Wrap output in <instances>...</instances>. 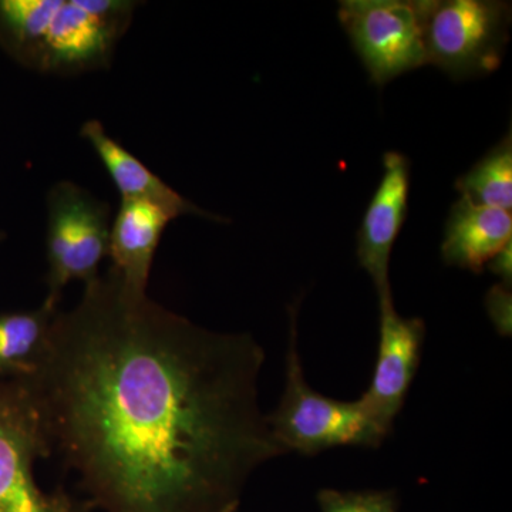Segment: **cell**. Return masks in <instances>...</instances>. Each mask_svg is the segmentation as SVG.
Masks as SVG:
<instances>
[{"label": "cell", "instance_id": "13", "mask_svg": "<svg viewBox=\"0 0 512 512\" xmlns=\"http://www.w3.org/2000/svg\"><path fill=\"white\" fill-rule=\"evenodd\" d=\"M59 305L46 298L33 311L0 313V380L36 375L49 352Z\"/></svg>", "mask_w": 512, "mask_h": 512}, {"label": "cell", "instance_id": "8", "mask_svg": "<svg viewBox=\"0 0 512 512\" xmlns=\"http://www.w3.org/2000/svg\"><path fill=\"white\" fill-rule=\"evenodd\" d=\"M379 345L369 389L360 399L377 421L392 433L394 420L402 412L407 393L419 370L426 339V323L403 318L392 298L379 301Z\"/></svg>", "mask_w": 512, "mask_h": 512}, {"label": "cell", "instance_id": "3", "mask_svg": "<svg viewBox=\"0 0 512 512\" xmlns=\"http://www.w3.org/2000/svg\"><path fill=\"white\" fill-rule=\"evenodd\" d=\"M298 309H289L285 390L274 413L266 416L272 436L285 453L316 456L335 447L379 448L390 431L362 399L342 402L316 392L305 379L298 350Z\"/></svg>", "mask_w": 512, "mask_h": 512}, {"label": "cell", "instance_id": "7", "mask_svg": "<svg viewBox=\"0 0 512 512\" xmlns=\"http://www.w3.org/2000/svg\"><path fill=\"white\" fill-rule=\"evenodd\" d=\"M429 0H343L339 22L370 80L384 87L426 66L424 20Z\"/></svg>", "mask_w": 512, "mask_h": 512}, {"label": "cell", "instance_id": "18", "mask_svg": "<svg viewBox=\"0 0 512 512\" xmlns=\"http://www.w3.org/2000/svg\"><path fill=\"white\" fill-rule=\"evenodd\" d=\"M2 239H3V234H2V232H0V241H2Z\"/></svg>", "mask_w": 512, "mask_h": 512}, {"label": "cell", "instance_id": "2", "mask_svg": "<svg viewBox=\"0 0 512 512\" xmlns=\"http://www.w3.org/2000/svg\"><path fill=\"white\" fill-rule=\"evenodd\" d=\"M137 2L0 0V40L18 62L49 76L109 67Z\"/></svg>", "mask_w": 512, "mask_h": 512}, {"label": "cell", "instance_id": "4", "mask_svg": "<svg viewBox=\"0 0 512 512\" xmlns=\"http://www.w3.org/2000/svg\"><path fill=\"white\" fill-rule=\"evenodd\" d=\"M42 414L25 380H0V512H90L92 505L37 484V461L52 456Z\"/></svg>", "mask_w": 512, "mask_h": 512}, {"label": "cell", "instance_id": "15", "mask_svg": "<svg viewBox=\"0 0 512 512\" xmlns=\"http://www.w3.org/2000/svg\"><path fill=\"white\" fill-rule=\"evenodd\" d=\"M318 504L322 512H397L399 500L393 491L320 490Z\"/></svg>", "mask_w": 512, "mask_h": 512}, {"label": "cell", "instance_id": "12", "mask_svg": "<svg viewBox=\"0 0 512 512\" xmlns=\"http://www.w3.org/2000/svg\"><path fill=\"white\" fill-rule=\"evenodd\" d=\"M82 137L86 138L96 151L111 181L120 192L121 200L154 202L173 211L177 217L198 215L208 220L224 221V218L218 215L201 210L170 185L165 184L147 165L121 146L119 141L110 137L100 121L90 120L84 123Z\"/></svg>", "mask_w": 512, "mask_h": 512}, {"label": "cell", "instance_id": "6", "mask_svg": "<svg viewBox=\"0 0 512 512\" xmlns=\"http://www.w3.org/2000/svg\"><path fill=\"white\" fill-rule=\"evenodd\" d=\"M110 205L70 181L56 184L47 195V295L60 303L73 281L90 284L99 278L109 256Z\"/></svg>", "mask_w": 512, "mask_h": 512}, {"label": "cell", "instance_id": "14", "mask_svg": "<svg viewBox=\"0 0 512 512\" xmlns=\"http://www.w3.org/2000/svg\"><path fill=\"white\" fill-rule=\"evenodd\" d=\"M461 197L483 207L510 211L512 208V134L491 148L466 174L458 177Z\"/></svg>", "mask_w": 512, "mask_h": 512}, {"label": "cell", "instance_id": "11", "mask_svg": "<svg viewBox=\"0 0 512 512\" xmlns=\"http://www.w3.org/2000/svg\"><path fill=\"white\" fill-rule=\"evenodd\" d=\"M511 239L510 211L483 207L460 197L448 214L441 258L447 266L481 274Z\"/></svg>", "mask_w": 512, "mask_h": 512}, {"label": "cell", "instance_id": "1", "mask_svg": "<svg viewBox=\"0 0 512 512\" xmlns=\"http://www.w3.org/2000/svg\"><path fill=\"white\" fill-rule=\"evenodd\" d=\"M262 346L128 288L113 269L53 322L26 379L53 453L104 512H237L285 451L259 404Z\"/></svg>", "mask_w": 512, "mask_h": 512}, {"label": "cell", "instance_id": "9", "mask_svg": "<svg viewBox=\"0 0 512 512\" xmlns=\"http://www.w3.org/2000/svg\"><path fill=\"white\" fill-rule=\"evenodd\" d=\"M410 161L397 151L383 156V174L357 231V262L376 286L379 301L392 298L390 258L409 211Z\"/></svg>", "mask_w": 512, "mask_h": 512}, {"label": "cell", "instance_id": "17", "mask_svg": "<svg viewBox=\"0 0 512 512\" xmlns=\"http://www.w3.org/2000/svg\"><path fill=\"white\" fill-rule=\"evenodd\" d=\"M511 242L510 244L505 245L497 255L488 262V269H490L493 274L500 276L501 281H503V285L511 288L512 284V258H511Z\"/></svg>", "mask_w": 512, "mask_h": 512}, {"label": "cell", "instance_id": "5", "mask_svg": "<svg viewBox=\"0 0 512 512\" xmlns=\"http://www.w3.org/2000/svg\"><path fill=\"white\" fill-rule=\"evenodd\" d=\"M510 28V2L429 0L424 20L427 64L454 80L494 73L503 63Z\"/></svg>", "mask_w": 512, "mask_h": 512}, {"label": "cell", "instance_id": "16", "mask_svg": "<svg viewBox=\"0 0 512 512\" xmlns=\"http://www.w3.org/2000/svg\"><path fill=\"white\" fill-rule=\"evenodd\" d=\"M511 288L503 284L495 285L485 298L488 315L501 332L510 335L511 330Z\"/></svg>", "mask_w": 512, "mask_h": 512}, {"label": "cell", "instance_id": "10", "mask_svg": "<svg viewBox=\"0 0 512 512\" xmlns=\"http://www.w3.org/2000/svg\"><path fill=\"white\" fill-rule=\"evenodd\" d=\"M178 218L173 211L150 201L121 200L110 229L111 268L128 288L146 292L154 255L165 228Z\"/></svg>", "mask_w": 512, "mask_h": 512}]
</instances>
